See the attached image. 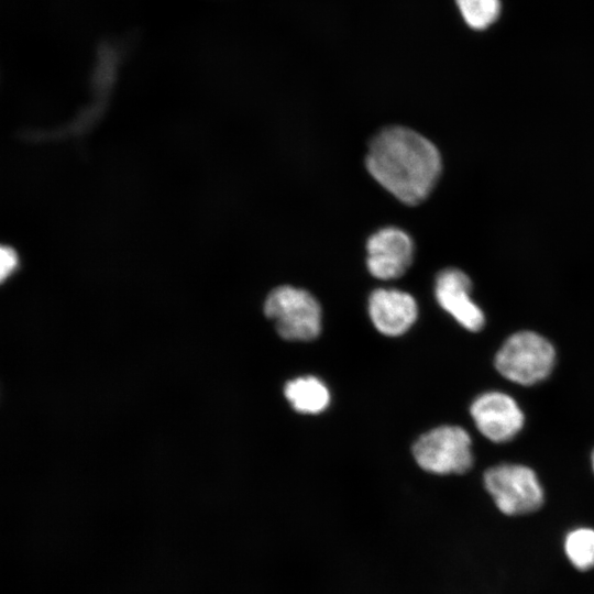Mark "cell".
Instances as JSON below:
<instances>
[{
    "mask_svg": "<svg viewBox=\"0 0 594 594\" xmlns=\"http://www.w3.org/2000/svg\"><path fill=\"white\" fill-rule=\"evenodd\" d=\"M570 563L580 571L594 568V529L579 527L569 531L563 542Z\"/></svg>",
    "mask_w": 594,
    "mask_h": 594,
    "instance_id": "11",
    "label": "cell"
},
{
    "mask_svg": "<svg viewBox=\"0 0 594 594\" xmlns=\"http://www.w3.org/2000/svg\"><path fill=\"white\" fill-rule=\"evenodd\" d=\"M365 163L377 183L408 205L422 201L441 173L437 147L421 134L403 127L381 131L370 144Z\"/></svg>",
    "mask_w": 594,
    "mask_h": 594,
    "instance_id": "1",
    "label": "cell"
},
{
    "mask_svg": "<svg viewBox=\"0 0 594 594\" xmlns=\"http://www.w3.org/2000/svg\"><path fill=\"white\" fill-rule=\"evenodd\" d=\"M470 413L479 431L497 443L512 440L525 421L516 400L503 392L483 393L474 399Z\"/></svg>",
    "mask_w": 594,
    "mask_h": 594,
    "instance_id": "6",
    "label": "cell"
},
{
    "mask_svg": "<svg viewBox=\"0 0 594 594\" xmlns=\"http://www.w3.org/2000/svg\"><path fill=\"white\" fill-rule=\"evenodd\" d=\"M418 465L432 474H462L473 465L472 440L459 426H441L422 435L414 444Z\"/></svg>",
    "mask_w": 594,
    "mask_h": 594,
    "instance_id": "5",
    "label": "cell"
},
{
    "mask_svg": "<svg viewBox=\"0 0 594 594\" xmlns=\"http://www.w3.org/2000/svg\"><path fill=\"white\" fill-rule=\"evenodd\" d=\"M367 268L380 279L400 277L413 262L414 243L403 230L388 227L375 232L367 241Z\"/></svg>",
    "mask_w": 594,
    "mask_h": 594,
    "instance_id": "7",
    "label": "cell"
},
{
    "mask_svg": "<svg viewBox=\"0 0 594 594\" xmlns=\"http://www.w3.org/2000/svg\"><path fill=\"white\" fill-rule=\"evenodd\" d=\"M484 486L496 507L505 515H526L538 510L544 492L535 471L526 465L504 463L484 473Z\"/></svg>",
    "mask_w": 594,
    "mask_h": 594,
    "instance_id": "3",
    "label": "cell"
},
{
    "mask_svg": "<svg viewBox=\"0 0 594 594\" xmlns=\"http://www.w3.org/2000/svg\"><path fill=\"white\" fill-rule=\"evenodd\" d=\"M592 468H593V471H594V451L592 453Z\"/></svg>",
    "mask_w": 594,
    "mask_h": 594,
    "instance_id": "14",
    "label": "cell"
},
{
    "mask_svg": "<svg viewBox=\"0 0 594 594\" xmlns=\"http://www.w3.org/2000/svg\"><path fill=\"white\" fill-rule=\"evenodd\" d=\"M464 22L474 30L493 24L501 13L499 0H455Z\"/></svg>",
    "mask_w": 594,
    "mask_h": 594,
    "instance_id": "12",
    "label": "cell"
},
{
    "mask_svg": "<svg viewBox=\"0 0 594 594\" xmlns=\"http://www.w3.org/2000/svg\"><path fill=\"white\" fill-rule=\"evenodd\" d=\"M19 265L16 252L10 246H2L0 250V277L3 282Z\"/></svg>",
    "mask_w": 594,
    "mask_h": 594,
    "instance_id": "13",
    "label": "cell"
},
{
    "mask_svg": "<svg viewBox=\"0 0 594 594\" xmlns=\"http://www.w3.org/2000/svg\"><path fill=\"white\" fill-rule=\"evenodd\" d=\"M284 394L293 408L302 414H318L324 410L330 402L327 386L315 376L287 382Z\"/></svg>",
    "mask_w": 594,
    "mask_h": 594,
    "instance_id": "10",
    "label": "cell"
},
{
    "mask_svg": "<svg viewBox=\"0 0 594 594\" xmlns=\"http://www.w3.org/2000/svg\"><path fill=\"white\" fill-rule=\"evenodd\" d=\"M264 312L286 340L308 341L320 333V305L304 289L287 285L273 289L266 298Z\"/></svg>",
    "mask_w": 594,
    "mask_h": 594,
    "instance_id": "4",
    "label": "cell"
},
{
    "mask_svg": "<svg viewBox=\"0 0 594 594\" xmlns=\"http://www.w3.org/2000/svg\"><path fill=\"white\" fill-rule=\"evenodd\" d=\"M471 280L458 268L440 272L436 279L435 294L438 304L463 328L480 331L485 317L482 309L471 298Z\"/></svg>",
    "mask_w": 594,
    "mask_h": 594,
    "instance_id": "8",
    "label": "cell"
},
{
    "mask_svg": "<svg viewBox=\"0 0 594 594\" xmlns=\"http://www.w3.org/2000/svg\"><path fill=\"white\" fill-rule=\"evenodd\" d=\"M369 312L375 328L385 336H400L415 322L418 308L411 295L397 289L380 288L369 300Z\"/></svg>",
    "mask_w": 594,
    "mask_h": 594,
    "instance_id": "9",
    "label": "cell"
},
{
    "mask_svg": "<svg viewBox=\"0 0 594 594\" xmlns=\"http://www.w3.org/2000/svg\"><path fill=\"white\" fill-rule=\"evenodd\" d=\"M556 362L553 345L534 331L512 334L495 356L498 373L519 385H534L547 378Z\"/></svg>",
    "mask_w": 594,
    "mask_h": 594,
    "instance_id": "2",
    "label": "cell"
}]
</instances>
